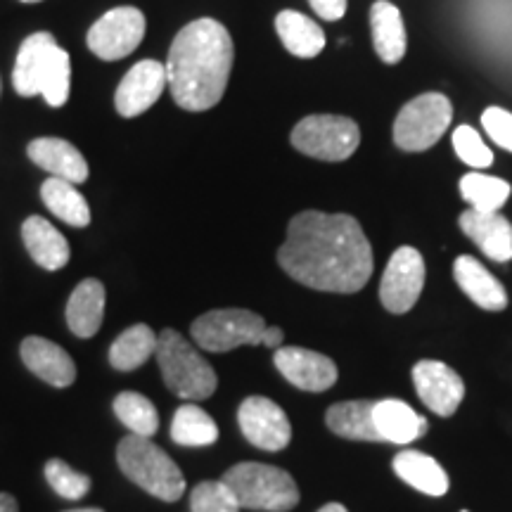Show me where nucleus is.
<instances>
[{"label":"nucleus","mask_w":512,"mask_h":512,"mask_svg":"<svg viewBox=\"0 0 512 512\" xmlns=\"http://www.w3.org/2000/svg\"><path fill=\"white\" fill-rule=\"evenodd\" d=\"M157 351V335L150 325L138 323L121 332L114 339L110 347V363L112 368L121 370V373H131L143 366L145 361H150V356H155Z\"/></svg>","instance_id":"cd10ccee"},{"label":"nucleus","mask_w":512,"mask_h":512,"mask_svg":"<svg viewBox=\"0 0 512 512\" xmlns=\"http://www.w3.org/2000/svg\"><path fill=\"white\" fill-rule=\"evenodd\" d=\"M318 512H349V510L339 503H328V505H323Z\"/></svg>","instance_id":"58836bf2"},{"label":"nucleus","mask_w":512,"mask_h":512,"mask_svg":"<svg viewBox=\"0 0 512 512\" xmlns=\"http://www.w3.org/2000/svg\"><path fill=\"white\" fill-rule=\"evenodd\" d=\"M460 228L489 259L498 264L512 259V226L498 211L467 209L460 216Z\"/></svg>","instance_id":"dca6fc26"},{"label":"nucleus","mask_w":512,"mask_h":512,"mask_svg":"<svg viewBox=\"0 0 512 512\" xmlns=\"http://www.w3.org/2000/svg\"><path fill=\"white\" fill-rule=\"evenodd\" d=\"M233 55V38L216 19H195L178 31L164 64L176 105L185 112H207L219 105L233 69Z\"/></svg>","instance_id":"f03ea898"},{"label":"nucleus","mask_w":512,"mask_h":512,"mask_svg":"<svg viewBox=\"0 0 512 512\" xmlns=\"http://www.w3.org/2000/svg\"><path fill=\"white\" fill-rule=\"evenodd\" d=\"M119 470L159 501L174 503L185 494V477L150 437H124L117 446Z\"/></svg>","instance_id":"20e7f679"},{"label":"nucleus","mask_w":512,"mask_h":512,"mask_svg":"<svg viewBox=\"0 0 512 512\" xmlns=\"http://www.w3.org/2000/svg\"><path fill=\"white\" fill-rule=\"evenodd\" d=\"M451 100L441 93H425L408 102L394 121V143L406 152L432 147L451 126Z\"/></svg>","instance_id":"1a4fd4ad"},{"label":"nucleus","mask_w":512,"mask_h":512,"mask_svg":"<svg viewBox=\"0 0 512 512\" xmlns=\"http://www.w3.org/2000/svg\"><path fill=\"white\" fill-rule=\"evenodd\" d=\"M482 126L496 145H501L503 150L512 152V114L510 112L501 110V107H489V110L482 114Z\"/></svg>","instance_id":"f704fd0d"},{"label":"nucleus","mask_w":512,"mask_h":512,"mask_svg":"<svg viewBox=\"0 0 512 512\" xmlns=\"http://www.w3.org/2000/svg\"><path fill=\"white\" fill-rule=\"evenodd\" d=\"M192 512H240V503L233 491L221 482H202L190 494Z\"/></svg>","instance_id":"473e14b6"},{"label":"nucleus","mask_w":512,"mask_h":512,"mask_svg":"<svg viewBox=\"0 0 512 512\" xmlns=\"http://www.w3.org/2000/svg\"><path fill=\"white\" fill-rule=\"evenodd\" d=\"M361 128L354 119L337 114H311L292 131V145L320 162H342L358 150Z\"/></svg>","instance_id":"0eeeda50"},{"label":"nucleus","mask_w":512,"mask_h":512,"mask_svg":"<svg viewBox=\"0 0 512 512\" xmlns=\"http://www.w3.org/2000/svg\"><path fill=\"white\" fill-rule=\"evenodd\" d=\"M275 368L287 382L304 392H325L337 382V366L332 358L302 347L275 349Z\"/></svg>","instance_id":"2eb2a0df"},{"label":"nucleus","mask_w":512,"mask_h":512,"mask_svg":"<svg viewBox=\"0 0 512 512\" xmlns=\"http://www.w3.org/2000/svg\"><path fill=\"white\" fill-rule=\"evenodd\" d=\"M375 427L382 441L406 446L427 432V420L399 399L375 401Z\"/></svg>","instance_id":"412c9836"},{"label":"nucleus","mask_w":512,"mask_h":512,"mask_svg":"<svg viewBox=\"0 0 512 512\" xmlns=\"http://www.w3.org/2000/svg\"><path fill=\"white\" fill-rule=\"evenodd\" d=\"M46 479L50 489L55 491L57 496L69 498V501H79L91 491V477L83 475V472H76L72 465H67L60 458H53L46 463Z\"/></svg>","instance_id":"2f4dec72"},{"label":"nucleus","mask_w":512,"mask_h":512,"mask_svg":"<svg viewBox=\"0 0 512 512\" xmlns=\"http://www.w3.org/2000/svg\"><path fill=\"white\" fill-rule=\"evenodd\" d=\"M266 320L247 309H219L204 313L192 323L190 335L204 351H233L238 347H259Z\"/></svg>","instance_id":"6e6552de"},{"label":"nucleus","mask_w":512,"mask_h":512,"mask_svg":"<svg viewBox=\"0 0 512 512\" xmlns=\"http://www.w3.org/2000/svg\"><path fill=\"white\" fill-rule=\"evenodd\" d=\"M221 482L233 491L240 508L287 512L299 503L297 482L290 472L264 463H240L233 465Z\"/></svg>","instance_id":"423d86ee"},{"label":"nucleus","mask_w":512,"mask_h":512,"mask_svg":"<svg viewBox=\"0 0 512 512\" xmlns=\"http://www.w3.org/2000/svg\"><path fill=\"white\" fill-rule=\"evenodd\" d=\"M463 512H467V510H463Z\"/></svg>","instance_id":"37998d69"},{"label":"nucleus","mask_w":512,"mask_h":512,"mask_svg":"<svg viewBox=\"0 0 512 512\" xmlns=\"http://www.w3.org/2000/svg\"><path fill=\"white\" fill-rule=\"evenodd\" d=\"M41 200L50 209V214H55L69 226L86 228L91 223V207L74 183L50 176L41 185Z\"/></svg>","instance_id":"bb28decb"},{"label":"nucleus","mask_w":512,"mask_h":512,"mask_svg":"<svg viewBox=\"0 0 512 512\" xmlns=\"http://www.w3.org/2000/svg\"><path fill=\"white\" fill-rule=\"evenodd\" d=\"M27 155L38 169L48 171L53 178H62L74 185L88 178V162L72 143L62 138H36L27 147Z\"/></svg>","instance_id":"a211bd4d"},{"label":"nucleus","mask_w":512,"mask_h":512,"mask_svg":"<svg viewBox=\"0 0 512 512\" xmlns=\"http://www.w3.org/2000/svg\"><path fill=\"white\" fill-rule=\"evenodd\" d=\"M12 86L22 98L43 95L50 107H64L72 91V60L55 36L38 31L22 41L17 50Z\"/></svg>","instance_id":"7ed1b4c3"},{"label":"nucleus","mask_w":512,"mask_h":512,"mask_svg":"<svg viewBox=\"0 0 512 512\" xmlns=\"http://www.w3.org/2000/svg\"><path fill=\"white\" fill-rule=\"evenodd\" d=\"M171 439L178 446H211L219 439V425L204 408L195 406V403H183L171 420Z\"/></svg>","instance_id":"c85d7f7f"},{"label":"nucleus","mask_w":512,"mask_h":512,"mask_svg":"<svg viewBox=\"0 0 512 512\" xmlns=\"http://www.w3.org/2000/svg\"><path fill=\"white\" fill-rule=\"evenodd\" d=\"M22 240L31 259L46 271H60L69 261V242L43 216H29L22 223Z\"/></svg>","instance_id":"6ab92c4d"},{"label":"nucleus","mask_w":512,"mask_h":512,"mask_svg":"<svg viewBox=\"0 0 512 512\" xmlns=\"http://www.w3.org/2000/svg\"><path fill=\"white\" fill-rule=\"evenodd\" d=\"M510 190V183L503 178L477 174V171L463 176V181H460V192L477 211H498L508 202Z\"/></svg>","instance_id":"7c9ffc66"},{"label":"nucleus","mask_w":512,"mask_h":512,"mask_svg":"<svg viewBox=\"0 0 512 512\" xmlns=\"http://www.w3.org/2000/svg\"><path fill=\"white\" fill-rule=\"evenodd\" d=\"M275 29H278L280 41L290 50L294 57H309L320 55V50L325 48V34L323 29L313 22L311 17L302 15L297 10H283L275 17Z\"/></svg>","instance_id":"a878e982"},{"label":"nucleus","mask_w":512,"mask_h":512,"mask_svg":"<svg viewBox=\"0 0 512 512\" xmlns=\"http://www.w3.org/2000/svg\"><path fill=\"white\" fill-rule=\"evenodd\" d=\"M145 38V15L131 5L105 12L88 31V48L105 62L124 60Z\"/></svg>","instance_id":"9d476101"},{"label":"nucleus","mask_w":512,"mask_h":512,"mask_svg":"<svg viewBox=\"0 0 512 512\" xmlns=\"http://www.w3.org/2000/svg\"><path fill=\"white\" fill-rule=\"evenodd\" d=\"M313 12L318 17L328 19V22H337L347 12V0H309Z\"/></svg>","instance_id":"c9c22d12"},{"label":"nucleus","mask_w":512,"mask_h":512,"mask_svg":"<svg viewBox=\"0 0 512 512\" xmlns=\"http://www.w3.org/2000/svg\"><path fill=\"white\" fill-rule=\"evenodd\" d=\"M453 147H456V155L472 169H486L494 162V152L486 147L482 136L472 126H458L453 131Z\"/></svg>","instance_id":"72a5a7b5"},{"label":"nucleus","mask_w":512,"mask_h":512,"mask_svg":"<svg viewBox=\"0 0 512 512\" xmlns=\"http://www.w3.org/2000/svg\"><path fill=\"white\" fill-rule=\"evenodd\" d=\"M24 366L36 377L53 387H69L76 380L74 358L64 351L60 344L50 342L46 337H27L19 347Z\"/></svg>","instance_id":"f3484780"},{"label":"nucleus","mask_w":512,"mask_h":512,"mask_svg":"<svg viewBox=\"0 0 512 512\" xmlns=\"http://www.w3.org/2000/svg\"><path fill=\"white\" fill-rule=\"evenodd\" d=\"M283 342H285V332L280 328H268V325H266L264 337H261V344H264V347H268V349H280V347H283Z\"/></svg>","instance_id":"e433bc0d"},{"label":"nucleus","mask_w":512,"mask_h":512,"mask_svg":"<svg viewBox=\"0 0 512 512\" xmlns=\"http://www.w3.org/2000/svg\"><path fill=\"white\" fill-rule=\"evenodd\" d=\"M0 88H3V83H0Z\"/></svg>","instance_id":"79ce46f5"},{"label":"nucleus","mask_w":512,"mask_h":512,"mask_svg":"<svg viewBox=\"0 0 512 512\" xmlns=\"http://www.w3.org/2000/svg\"><path fill=\"white\" fill-rule=\"evenodd\" d=\"M22 3H41V0H22Z\"/></svg>","instance_id":"a19ab883"},{"label":"nucleus","mask_w":512,"mask_h":512,"mask_svg":"<svg viewBox=\"0 0 512 512\" xmlns=\"http://www.w3.org/2000/svg\"><path fill=\"white\" fill-rule=\"evenodd\" d=\"M114 415L138 437H155L159 430V413L147 396L138 392H121L114 399Z\"/></svg>","instance_id":"c756f323"},{"label":"nucleus","mask_w":512,"mask_h":512,"mask_svg":"<svg viewBox=\"0 0 512 512\" xmlns=\"http://www.w3.org/2000/svg\"><path fill=\"white\" fill-rule=\"evenodd\" d=\"M67 512H105L100 508H76V510H67Z\"/></svg>","instance_id":"ea45409f"},{"label":"nucleus","mask_w":512,"mask_h":512,"mask_svg":"<svg viewBox=\"0 0 512 512\" xmlns=\"http://www.w3.org/2000/svg\"><path fill=\"white\" fill-rule=\"evenodd\" d=\"M425 285V259L415 247H399L384 268L380 302L389 313L411 311Z\"/></svg>","instance_id":"9b49d317"},{"label":"nucleus","mask_w":512,"mask_h":512,"mask_svg":"<svg viewBox=\"0 0 512 512\" xmlns=\"http://www.w3.org/2000/svg\"><path fill=\"white\" fill-rule=\"evenodd\" d=\"M394 472L408 486L427 496H444L448 491V475L437 460L420 451H401L394 458Z\"/></svg>","instance_id":"393cba45"},{"label":"nucleus","mask_w":512,"mask_h":512,"mask_svg":"<svg viewBox=\"0 0 512 512\" xmlns=\"http://www.w3.org/2000/svg\"><path fill=\"white\" fill-rule=\"evenodd\" d=\"M157 363L164 384L188 401L209 399L216 392V373L181 332L166 328L157 335Z\"/></svg>","instance_id":"39448f33"},{"label":"nucleus","mask_w":512,"mask_h":512,"mask_svg":"<svg viewBox=\"0 0 512 512\" xmlns=\"http://www.w3.org/2000/svg\"><path fill=\"white\" fill-rule=\"evenodd\" d=\"M0 512H19V505L15 501V496L0 494Z\"/></svg>","instance_id":"4c0bfd02"},{"label":"nucleus","mask_w":512,"mask_h":512,"mask_svg":"<svg viewBox=\"0 0 512 512\" xmlns=\"http://www.w3.org/2000/svg\"><path fill=\"white\" fill-rule=\"evenodd\" d=\"M413 384L422 403L441 418H451L463 403V380L456 370L441 361H418V366L413 368Z\"/></svg>","instance_id":"4468645a"},{"label":"nucleus","mask_w":512,"mask_h":512,"mask_svg":"<svg viewBox=\"0 0 512 512\" xmlns=\"http://www.w3.org/2000/svg\"><path fill=\"white\" fill-rule=\"evenodd\" d=\"M370 29H373V43L382 62L396 64L406 55V27L396 5L389 0H377L370 8Z\"/></svg>","instance_id":"5701e85b"},{"label":"nucleus","mask_w":512,"mask_h":512,"mask_svg":"<svg viewBox=\"0 0 512 512\" xmlns=\"http://www.w3.org/2000/svg\"><path fill=\"white\" fill-rule=\"evenodd\" d=\"M166 83H169V79H166V67L162 62L140 60L128 69V74L117 86L114 107L126 119L140 117L162 98Z\"/></svg>","instance_id":"ddd939ff"},{"label":"nucleus","mask_w":512,"mask_h":512,"mask_svg":"<svg viewBox=\"0 0 512 512\" xmlns=\"http://www.w3.org/2000/svg\"><path fill=\"white\" fill-rule=\"evenodd\" d=\"M240 430L261 451H283L292 439V425L278 403L266 396H249L238 411Z\"/></svg>","instance_id":"f8f14e48"},{"label":"nucleus","mask_w":512,"mask_h":512,"mask_svg":"<svg viewBox=\"0 0 512 512\" xmlns=\"http://www.w3.org/2000/svg\"><path fill=\"white\" fill-rule=\"evenodd\" d=\"M375 401H344L335 403L325 413L330 432L337 437L354 439V441H382L380 432L375 427Z\"/></svg>","instance_id":"b1692460"},{"label":"nucleus","mask_w":512,"mask_h":512,"mask_svg":"<svg viewBox=\"0 0 512 512\" xmlns=\"http://www.w3.org/2000/svg\"><path fill=\"white\" fill-rule=\"evenodd\" d=\"M105 318V285L95 278L81 280L67 302V325L76 337L91 339L98 335Z\"/></svg>","instance_id":"aec40b11"},{"label":"nucleus","mask_w":512,"mask_h":512,"mask_svg":"<svg viewBox=\"0 0 512 512\" xmlns=\"http://www.w3.org/2000/svg\"><path fill=\"white\" fill-rule=\"evenodd\" d=\"M278 261L290 278L320 292L354 294L373 275V247L361 223L347 214L294 216Z\"/></svg>","instance_id":"f257e3e1"},{"label":"nucleus","mask_w":512,"mask_h":512,"mask_svg":"<svg viewBox=\"0 0 512 512\" xmlns=\"http://www.w3.org/2000/svg\"><path fill=\"white\" fill-rule=\"evenodd\" d=\"M453 275L467 297L486 311H503L508 306V294L503 285L479 264L475 256H460L453 264Z\"/></svg>","instance_id":"4be33fe9"}]
</instances>
